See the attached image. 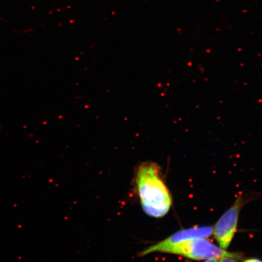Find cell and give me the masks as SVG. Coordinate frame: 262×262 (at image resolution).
<instances>
[{"label": "cell", "mask_w": 262, "mask_h": 262, "mask_svg": "<svg viewBox=\"0 0 262 262\" xmlns=\"http://www.w3.org/2000/svg\"><path fill=\"white\" fill-rule=\"evenodd\" d=\"M243 204V200L240 198L235 204L221 216L214 228V235L220 247L228 248L235 236L238 226L240 211Z\"/></svg>", "instance_id": "3957f363"}, {"label": "cell", "mask_w": 262, "mask_h": 262, "mask_svg": "<svg viewBox=\"0 0 262 262\" xmlns=\"http://www.w3.org/2000/svg\"><path fill=\"white\" fill-rule=\"evenodd\" d=\"M213 232V227L211 226L192 227V228L180 231L161 242L166 244H171V243L186 241L188 240L205 239L210 237Z\"/></svg>", "instance_id": "277c9868"}, {"label": "cell", "mask_w": 262, "mask_h": 262, "mask_svg": "<svg viewBox=\"0 0 262 262\" xmlns=\"http://www.w3.org/2000/svg\"><path fill=\"white\" fill-rule=\"evenodd\" d=\"M234 259H235V258L224 257H221L220 258V260H219V261L220 262H238Z\"/></svg>", "instance_id": "5b68a950"}, {"label": "cell", "mask_w": 262, "mask_h": 262, "mask_svg": "<svg viewBox=\"0 0 262 262\" xmlns=\"http://www.w3.org/2000/svg\"><path fill=\"white\" fill-rule=\"evenodd\" d=\"M136 184L142 207L146 214L160 218L170 211L172 198L157 164L145 162L140 165L137 171Z\"/></svg>", "instance_id": "6da1fadb"}, {"label": "cell", "mask_w": 262, "mask_h": 262, "mask_svg": "<svg viewBox=\"0 0 262 262\" xmlns=\"http://www.w3.org/2000/svg\"><path fill=\"white\" fill-rule=\"evenodd\" d=\"M153 252H164V253L182 255L195 260L224 257L238 259L241 257L239 254L227 252L224 249L218 248L205 239L188 240L186 241L171 243V244L159 242L157 244L152 245L141 252L140 255L144 256Z\"/></svg>", "instance_id": "7a4b0ae2"}, {"label": "cell", "mask_w": 262, "mask_h": 262, "mask_svg": "<svg viewBox=\"0 0 262 262\" xmlns=\"http://www.w3.org/2000/svg\"><path fill=\"white\" fill-rule=\"evenodd\" d=\"M243 262H262V261L257 258H250V259L246 260Z\"/></svg>", "instance_id": "8992f818"}, {"label": "cell", "mask_w": 262, "mask_h": 262, "mask_svg": "<svg viewBox=\"0 0 262 262\" xmlns=\"http://www.w3.org/2000/svg\"><path fill=\"white\" fill-rule=\"evenodd\" d=\"M205 262H220L219 261H218L216 258H210V259H208V260L205 261Z\"/></svg>", "instance_id": "52a82bcc"}]
</instances>
